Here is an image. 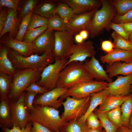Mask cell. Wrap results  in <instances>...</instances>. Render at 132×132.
Masks as SVG:
<instances>
[{
  "label": "cell",
  "mask_w": 132,
  "mask_h": 132,
  "mask_svg": "<svg viewBox=\"0 0 132 132\" xmlns=\"http://www.w3.org/2000/svg\"><path fill=\"white\" fill-rule=\"evenodd\" d=\"M118 24L121 26L128 33L130 34L132 33V22Z\"/></svg>",
  "instance_id": "cell-50"
},
{
  "label": "cell",
  "mask_w": 132,
  "mask_h": 132,
  "mask_svg": "<svg viewBox=\"0 0 132 132\" xmlns=\"http://www.w3.org/2000/svg\"><path fill=\"white\" fill-rule=\"evenodd\" d=\"M95 113L100 121L106 132H116L117 128L107 117L106 113L96 111Z\"/></svg>",
  "instance_id": "cell-37"
},
{
  "label": "cell",
  "mask_w": 132,
  "mask_h": 132,
  "mask_svg": "<svg viewBox=\"0 0 132 132\" xmlns=\"http://www.w3.org/2000/svg\"><path fill=\"white\" fill-rule=\"evenodd\" d=\"M12 82V77L0 72V100L8 99Z\"/></svg>",
  "instance_id": "cell-27"
},
{
  "label": "cell",
  "mask_w": 132,
  "mask_h": 132,
  "mask_svg": "<svg viewBox=\"0 0 132 132\" xmlns=\"http://www.w3.org/2000/svg\"><path fill=\"white\" fill-rule=\"evenodd\" d=\"M84 63L73 61L65 66L59 74L57 87L68 89L77 83L94 79L84 68Z\"/></svg>",
  "instance_id": "cell-4"
},
{
  "label": "cell",
  "mask_w": 132,
  "mask_h": 132,
  "mask_svg": "<svg viewBox=\"0 0 132 132\" xmlns=\"http://www.w3.org/2000/svg\"><path fill=\"white\" fill-rule=\"evenodd\" d=\"M131 93L132 94V88H131Z\"/></svg>",
  "instance_id": "cell-57"
},
{
  "label": "cell",
  "mask_w": 132,
  "mask_h": 132,
  "mask_svg": "<svg viewBox=\"0 0 132 132\" xmlns=\"http://www.w3.org/2000/svg\"><path fill=\"white\" fill-rule=\"evenodd\" d=\"M63 102L64 111L60 116L67 122L78 119L83 116L86 113L89 105L90 96L77 99L68 97Z\"/></svg>",
  "instance_id": "cell-7"
},
{
  "label": "cell",
  "mask_w": 132,
  "mask_h": 132,
  "mask_svg": "<svg viewBox=\"0 0 132 132\" xmlns=\"http://www.w3.org/2000/svg\"><path fill=\"white\" fill-rule=\"evenodd\" d=\"M96 54L93 43L91 41L75 44L72 54L68 57L69 59L64 67L73 61L83 62L87 58H91Z\"/></svg>",
  "instance_id": "cell-12"
},
{
  "label": "cell",
  "mask_w": 132,
  "mask_h": 132,
  "mask_svg": "<svg viewBox=\"0 0 132 132\" xmlns=\"http://www.w3.org/2000/svg\"><path fill=\"white\" fill-rule=\"evenodd\" d=\"M55 14H57L64 19L66 23L76 15L71 7L62 2L57 4Z\"/></svg>",
  "instance_id": "cell-30"
},
{
  "label": "cell",
  "mask_w": 132,
  "mask_h": 132,
  "mask_svg": "<svg viewBox=\"0 0 132 132\" xmlns=\"http://www.w3.org/2000/svg\"><path fill=\"white\" fill-rule=\"evenodd\" d=\"M86 122L88 128L102 130V128L99 120L93 112L88 116Z\"/></svg>",
  "instance_id": "cell-40"
},
{
  "label": "cell",
  "mask_w": 132,
  "mask_h": 132,
  "mask_svg": "<svg viewBox=\"0 0 132 132\" xmlns=\"http://www.w3.org/2000/svg\"><path fill=\"white\" fill-rule=\"evenodd\" d=\"M130 95L126 96L110 95L105 98L96 111L99 112L106 113L120 106L129 97Z\"/></svg>",
  "instance_id": "cell-22"
},
{
  "label": "cell",
  "mask_w": 132,
  "mask_h": 132,
  "mask_svg": "<svg viewBox=\"0 0 132 132\" xmlns=\"http://www.w3.org/2000/svg\"><path fill=\"white\" fill-rule=\"evenodd\" d=\"M33 127L31 132H53L44 126L34 121H32Z\"/></svg>",
  "instance_id": "cell-47"
},
{
  "label": "cell",
  "mask_w": 132,
  "mask_h": 132,
  "mask_svg": "<svg viewBox=\"0 0 132 132\" xmlns=\"http://www.w3.org/2000/svg\"><path fill=\"white\" fill-rule=\"evenodd\" d=\"M103 63L109 64L118 62L132 63V52L114 49L111 52L100 57Z\"/></svg>",
  "instance_id": "cell-20"
},
{
  "label": "cell",
  "mask_w": 132,
  "mask_h": 132,
  "mask_svg": "<svg viewBox=\"0 0 132 132\" xmlns=\"http://www.w3.org/2000/svg\"><path fill=\"white\" fill-rule=\"evenodd\" d=\"M64 127L65 132H86L88 129L86 122L78 119L67 122Z\"/></svg>",
  "instance_id": "cell-32"
},
{
  "label": "cell",
  "mask_w": 132,
  "mask_h": 132,
  "mask_svg": "<svg viewBox=\"0 0 132 132\" xmlns=\"http://www.w3.org/2000/svg\"><path fill=\"white\" fill-rule=\"evenodd\" d=\"M111 36L114 40V49L132 52V43L113 31Z\"/></svg>",
  "instance_id": "cell-31"
},
{
  "label": "cell",
  "mask_w": 132,
  "mask_h": 132,
  "mask_svg": "<svg viewBox=\"0 0 132 132\" xmlns=\"http://www.w3.org/2000/svg\"><path fill=\"white\" fill-rule=\"evenodd\" d=\"M86 132H106L105 130L88 128Z\"/></svg>",
  "instance_id": "cell-54"
},
{
  "label": "cell",
  "mask_w": 132,
  "mask_h": 132,
  "mask_svg": "<svg viewBox=\"0 0 132 132\" xmlns=\"http://www.w3.org/2000/svg\"><path fill=\"white\" fill-rule=\"evenodd\" d=\"M34 109L29 110L31 121H34L53 132H56L67 122L59 116V111L52 107L33 105Z\"/></svg>",
  "instance_id": "cell-3"
},
{
  "label": "cell",
  "mask_w": 132,
  "mask_h": 132,
  "mask_svg": "<svg viewBox=\"0 0 132 132\" xmlns=\"http://www.w3.org/2000/svg\"><path fill=\"white\" fill-rule=\"evenodd\" d=\"M73 35L67 31H55L53 55L55 60H62L71 55L75 44Z\"/></svg>",
  "instance_id": "cell-9"
},
{
  "label": "cell",
  "mask_w": 132,
  "mask_h": 132,
  "mask_svg": "<svg viewBox=\"0 0 132 132\" xmlns=\"http://www.w3.org/2000/svg\"><path fill=\"white\" fill-rule=\"evenodd\" d=\"M8 56L17 69H31L42 73L48 65L55 61L53 53L24 57L7 47Z\"/></svg>",
  "instance_id": "cell-2"
},
{
  "label": "cell",
  "mask_w": 132,
  "mask_h": 132,
  "mask_svg": "<svg viewBox=\"0 0 132 132\" xmlns=\"http://www.w3.org/2000/svg\"><path fill=\"white\" fill-rule=\"evenodd\" d=\"M41 73L32 69H17L12 76L11 87L8 96L10 101H16L32 83L38 81Z\"/></svg>",
  "instance_id": "cell-5"
},
{
  "label": "cell",
  "mask_w": 132,
  "mask_h": 132,
  "mask_svg": "<svg viewBox=\"0 0 132 132\" xmlns=\"http://www.w3.org/2000/svg\"><path fill=\"white\" fill-rule=\"evenodd\" d=\"M67 89L56 87L37 97L33 104L49 107L57 110L62 105L63 100L59 99L67 91Z\"/></svg>",
  "instance_id": "cell-11"
},
{
  "label": "cell",
  "mask_w": 132,
  "mask_h": 132,
  "mask_svg": "<svg viewBox=\"0 0 132 132\" xmlns=\"http://www.w3.org/2000/svg\"><path fill=\"white\" fill-rule=\"evenodd\" d=\"M60 1L71 7L76 15L98 10L102 5L101 0H61Z\"/></svg>",
  "instance_id": "cell-17"
},
{
  "label": "cell",
  "mask_w": 132,
  "mask_h": 132,
  "mask_svg": "<svg viewBox=\"0 0 132 132\" xmlns=\"http://www.w3.org/2000/svg\"><path fill=\"white\" fill-rule=\"evenodd\" d=\"M114 81L109 83L106 88L110 95L116 96H126L131 94L132 84V75L128 76H117Z\"/></svg>",
  "instance_id": "cell-14"
},
{
  "label": "cell",
  "mask_w": 132,
  "mask_h": 132,
  "mask_svg": "<svg viewBox=\"0 0 132 132\" xmlns=\"http://www.w3.org/2000/svg\"><path fill=\"white\" fill-rule=\"evenodd\" d=\"M0 43L24 57L30 56L35 53L34 47L33 43L17 40L9 37L1 39Z\"/></svg>",
  "instance_id": "cell-18"
},
{
  "label": "cell",
  "mask_w": 132,
  "mask_h": 132,
  "mask_svg": "<svg viewBox=\"0 0 132 132\" xmlns=\"http://www.w3.org/2000/svg\"><path fill=\"white\" fill-rule=\"evenodd\" d=\"M47 29L57 31H66V24L65 20L56 14L48 19Z\"/></svg>",
  "instance_id": "cell-29"
},
{
  "label": "cell",
  "mask_w": 132,
  "mask_h": 132,
  "mask_svg": "<svg viewBox=\"0 0 132 132\" xmlns=\"http://www.w3.org/2000/svg\"><path fill=\"white\" fill-rule=\"evenodd\" d=\"M84 61V68L94 79L99 81H105L109 83L112 82V78L109 77L95 55L90 60L87 59Z\"/></svg>",
  "instance_id": "cell-16"
},
{
  "label": "cell",
  "mask_w": 132,
  "mask_h": 132,
  "mask_svg": "<svg viewBox=\"0 0 132 132\" xmlns=\"http://www.w3.org/2000/svg\"><path fill=\"white\" fill-rule=\"evenodd\" d=\"M48 19L39 15L33 13L27 31L47 25Z\"/></svg>",
  "instance_id": "cell-39"
},
{
  "label": "cell",
  "mask_w": 132,
  "mask_h": 132,
  "mask_svg": "<svg viewBox=\"0 0 132 132\" xmlns=\"http://www.w3.org/2000/svg\"><path fill=\"white\" fill-rule=\"evenodd\" d=\"M68 58L62 60H55L43 70L40 80L36 83L49 91L57 87L59 74L68 61Z\"/></svg>",
  "instance_id": "cell-8"
},
{
  "label": "cell",
  "mask_w": 132,
  "mask_h": 132,
  "mask_svg": "<svg viewBox=\"0 0 132 132\" xmlns=\"http://www.w3.org/2000/svg\"><path fill=\"white\" fill-rule=\"evenodd\" d=\"M110 29L114 31L117 34L126 40L129 41L130 34L127 33L120 24L111 22L110 24Z\"/></svg>",
  "instance_id": "cell-41"
},
{
  "label": "cell",
  "mask_w": 132,
  "mask_h": 132,
  "mask_svg": "<svg viewBox=\"0 0 132 132\" xmlns=\"http://www.w3.org/2000/svg\"><path fill=\"white\" fill-rule=\"evenodd\" d=\"M26 92H23L15 102L10 101L11 115V123L13 126L21 128H25L28 122L31 121L29 110L25 106L24 101Z\"/></svg>",
  "instance_id": "cell-10"
},
{
  "label": "cell",
  "mask_w": 132,
  "mask_h": 132,
  "mask_svg": "<svg viewBox=\"0 0 132 132\" xmlns=\"http://www.w3.org/2000/svg\"><path fill=\"white\" fill-rule=\"evenodd\" d=\"M37 95L35 93L29 91L26 92L24 99V103L29 110L34 109L33 103L35 97Z\"/></svg>",
  "instance_id": "cell-45"
},
{
  "label": "cell",
  "mask_w": 132,
  "mask_h": 132,
  "mask_svg": "<svg viewBox=\"0 0 132 132\" xmlns=\"http://www.w3.org/2000/svg\"><path fill=\"white\" fill-rule=\"evenodd\" d=\"M8 9L3 7L0 9V33L3 28L7 19Z\"/></svg>",
  "instance_id": "cell-48"
},
{
  "label": "cell",
  "mask_w": 132,
  "mask_h": 132,
  "mask_svg": "<svg viewBox=\"0 0 132 132\" xmlns=\"http://www.w3.org/2000/svg\"><path fill=\"white\" fill-rule=\"evenodd\" d=\"M57 5L55 1L53 0L38 2L33 9V13L48 19L54 14Z\"/></svg>",
  "instance_id": "cell-25"
},
{
  "label": "cell",
  "mask_w": 132,
  "mask_h": 132,
  "mask_svg": "<svg viewBox=\"0 0 132 132\" xmlns=\"http://www.w3.org/2000/svg\"><path fill=\"white\" fill-rule=\"evenodd\" d=\"M35 48V53L42 55L53 52L54 32L53 30L47 29L33 43Z\"/></svg>",
  "instance_id": "cell-13"
},
{
  "label": "cell",
  "mask_w": 132,
  "mask_h": 132,
  "mask_svg": "<svg viewBox=\"0 0 132 132\" xmlns=\"http://www.w3.org/2000/svg\"><path fill=\"white\" fill-rule=\"evenodd\" d=\"M108 84L106 81L94 79L79 82L68 89L66 93L59 99L63 100L69 96L77 99H82L106 89Z\"/></svg>",
  "instance_id": "cell-6"
},
{
  "label": "cell",
  "mask_w": 132,
  "mask_h": 132,
  "mask_svg": "<svg viewBox=\"0 0 132 132\" xmlns=\"http://www.w3.org/2000/svg\"><path fill=\"white\" fill-rule=\"evenodd\" d=\"M19 3L20 10L18 11V16L19 18H22L30 11L33 10L38 3L37 0H26L22 1Z\"/></svg>",
  "instance_id": "cell-34"
},
{
  "label": "cell",
  "mask_w": 132,
  "mask_h": 132,
  "mask_svg": "<svg viewBox=\"0 0 132 132\" xmlns=\"http://www.w3.org/2000/svg\"><path fill=\"white\" fill-rule=\"evenodd\" d=\"M56 132H60L59 131H57Z\"/></svg>",
  "instance_id": "cell-58"
},
{
  "label": "cell",
  "mask_w": 132,
  "mask_h": 132,
  "mask_svg": "<svg viewBox=\"0 0 132 132\" xmlns=\"http://www.w3.org/2000/svg\"><path fill=\"white\" fill-rule=\"evenodd\" d=\"M25 91L33 92L37 94H42L48 91L35 82L31 83L25 89Z\"/></svg>",
  "instance_id": "cell-46"
},
{
  "label": "cell",
  "mask_w": 132,
  "mask_h": 132,
  "mask_svg": "<svg viewBox=\"0 0 132 132\" xmlns=\"http://www.w3.org/2000/svg\"><path fill=\"white\" fill-rule=\"evenodd\" d=\"M116 132H132V129L127 126H122L117 129Z\"/></svg>",
  "instance_id": "cell-51"
},
{
  "label": "cell",
  "mask_w": 132,
  "mask_h": 132,
  "mask_svg": "<svg viewBox=\"0 0 132 132\" xmlns=\"http://www.w3.org/2000/svg\"><path fill=\"white\" fill-rule=\"evenodd\" d=\"M7 47L1 44L0 46V72L13 76L16 69L8 56Z\"/></svg>",
  "instance_id": "cell-24"
},
{
  "label": "cell",
  "mask_w": 132,
  "mask_h": 132,
  "mask_svg": "<svg viewBox=\"0 0 132 132\" xmlns=\"http://www.w3.org/2000/svg\"><path fill=\"white\" fill-rule=\"evenodd\" d=\"M106 71L111 78L119 75L123 76L132 75V63L118 62L108 64Z\"/></svg>",
  "instance_id": "cell-21"
},
{
  "label": "cell",
  "mask_w": 132,
  "mask_h": 132,
  "mask_svg": "<svg viewBox=\"0 0 132 132\" xmlns=\"http://www.w3.org/2000/svg\"><path fill=\"white\" fill-rule=\"evenodd\" d=\"M122 126H127L132 113V94L121 106Z\"/></svg>",
  "instance_id": "cell-28"
},
{
  "label": "cell",
  "mask_w": 132,
  "mask_h": 132,
  "mask_svg": "<svg viewBox=\"0 0 132 132\" xmlns=\"http://www.w3.org/2000/svg\"><path fill=\"white\" fill-rule=\"evenodd\" d=\"M121 106L106 112L108 118L117 129L122 126Z\"/></svg>",
  "instance_id": "cell-38"
},
{
  "label": "cell",
  "mask_w": 132,
  "mask_h": 132,
  "mask_svg": "<svg viewBox=\"0 0 132 132\" xmlns=\"http://www.w3.org/2000/svg\"><path fill=\"white\" fill-rule=\"evenodd\" d=\"M101 8L95 12L86 29L91 38L99 36L104 30L109 31L110 24L117 15L111 0H101Z\"/></svg>",
  "instance_id": "cell-1"
},
{
  "label": "cell",
  "mask_w": 132,
  "mask_h": 132,
  "mask_svg": "<svg viewBox=\"0 0 132 132\" xmlns=\"http://www.w3.org/2000/svg\"><path fill=\"white\" fill-rule=\"evenodd\" d=\"M127 127L132 129V113L128 125Z\"/></svg>",
  "instance_id": "cell-55"
},
{
  "label": "cell",
  "mask_w": 132,
  "mask_h": 132,
  "mask_svg": "<svg viewBox=\"0 0 132 132\" xmlns=\"http://www.w3.org/2000/svg\"><path fill=\"white\" fill-rule=\"evenodd\" d=\"M47 29V25H45L27 31L24 36L23 41L32 43Z\"/></svg>",
  "instance_id": "cell-36"
},
{
  "label": "cell",
  "mask_w": 132,
  "mask_h": 132,
  "mask_svg": "<svg viewBox=\"0 0 132 132\" xmlns=\"http://www.w3.org/2000/svg\"><path fill=\"white\" fill-rule=\"evenodd\" d=\"M33 10L30 11L22 18L20 25L17 34L14 39L15 40L23 41L24 36L27 31Z\"/></svg>",
  "instance_id": "cell-35"
},
{
  "label": "cell",
  "mask_w": 132,
  "mask_h": 132,
  "mask_svg": "<svg viewBox=\"0 0 132 132\" xmlns=\"http://www.w3.org/2000/svg\"><path fill=\"white\" fill-rule=\"evenodd\" d=\"M111 1L116 10L117 15H124L132 9V0H114Z\"/></svg>",
  "instance_id": "cell-33"
},
{
  "label": "cell",
  "mask_w": 132,
  "mask_h": 132,
  "mask_svg": "<svg viewBox=\"0 0 132 132\" xmlns=\"http://www.w3.org/2000/svg\"><path fill=\"white\" fill-rule=\"evenodd\" d=\"M132 88V85L131 86V88Z\"/></svg>",
  "instance_id": "cell-59"
},
{
  "label": "cell",
  "mask_w": 132,
  "mask_h": 132,
  "mask_svg": "<svg viewBox=\"0 0 132 132\" xmlns=\"http://www.w3.org/2000/svg\"><path fill=\"white\" fill-rule=\"evenodd\" d=\"M19 0H0V9L5 7L19 11L20 8Z\"/></svg>",
  "instance_id": "cell-43"
},
{
  "label": "cell",
  "mask_w": 132,
  "mask_h": 132,
  "mask_svg": "<svg viewBox=\"0 0 132 132\" xmlns=\"http://www.w3.org/2000/svg\"><path fill=\"white\" fill-rule=\"evenodd\" d=\"M84 40H86L88 37L89 33L86 30H84L81 31L79 33Z\"/></svg>",
  "instance_id": "cell-52"
},
{
  "label": "cell",
  "mask_w": 132,
  "mask_h": 132,
  "mask_svg": "<svg viewBox=\"0 0 132 132\" xmlns=\"http://www.w3.org/2000/svg\"><path fill=\"white\" fill-rule=\"evenodd\" d=\"M129 41L132 43V33L130 34Z\"/></svg>",
  "instance_id": "cell-56"
},
{
  "label": "cell",
  "mask_w": 132,
  "mask_h": 132,
  "mask_svg": "<svg viewBox=\"0 0 132 132\" xmlns=\"http://www.w3.org/2000/svg\"><path fill=\"white\" fill-rule=\"evenodd\" d=\"M111 22L118 24L132 22V9L124 15H116Z\"/></svg>",
  "instance_id": "cell-42"
},
{
  "label": "cell",
  "mask_w": 132,
  "mask_h": 132,
  "mask_svg": "<svg viewBox=\"0 0 132 132\" xmlns=\"http://www.w3.org/2000/svg\"><path fill=\"white\" fill-rule=\"evenodd\" d=\"M98 10L75 15L66 24V31L73 35L86 30L87 26L95 11Z\"/></svg>",
  "instance_id": "cell-15"
},
{
  "label": "cell",
  "mask_w": 132,
  "mask_h": 132,
  "mask_svg": "<svg viewBox=\"0 0 132 132\" xmlns=\"http://www.w3.org/2000/svg\"><path fill=\"white\" fill-rule=\"evenodd\" d=\"M7 19L2 31L0 33L1 38L9 33V37L14 39L18 33L20 25L22 18L18 17V11L8 8Z\"/></svg>",
  "instance_id": "cell-19"
},
{
  "label": "cell",
  "mask_w": 132,
  "mask_h": 132,
  "mask_svg": "<svg viewBox=\"0 0 132 132\" xmlns=\"http://www.w3.org/2000/svg\"><path fill=\"white\" fill-rule=\"evenodd\" d=\"M75 40L77 44H80L82 43L83 39L79 33L75 35Z\"/></svg>",
  "instance_id": "cell-53"
},
{
  "label": "cell",
  "mask_w": 132,
  "mask_h": 132,
  "mask_svg": "<svg viewBox=\"0 0 132 132\" xmlns=\"http://www.w3.org/2000/svg\"><path fill=\"white\" fill-rule=\"evenodd\" d=\"M0 104V126L2 128H12L10 101L8 99H1Z\"/></svg>",
  "instance_id": "cell-26"
},
{
  "label": "cell",
  "mask_w": 132,
  "mask_h": 132,
  "mask_svg": "<svg viewBox=\"0 0 132 132\" xmlns=\"http://www.w3.org/2000/svg\"><path fill=\"white\" fill-rule=\"evenodd\" d=\"M101 49L107 54L112 52L114 49L113 43L110 40H105L102 41L101 45Z\"/></svg>",
  "instance_id": "cell-49"
},
{
  "label": "cell",
  "mask_w": 132,
  "mask_h": 132,
  "mask_svg": "<svg viewBox=\"0 0 132 132\" xmlns=\"http://www.w3.org/2000/svg\"><path fill=\"white\" fill-rule=\"evenodd\" d=\"M110 94L106 88L99 92L94 93L90 95L89 105L86 113L82 117L78 119L80 121L86 122L87 117L90 113L93 112L98 106H99Z\"/></svg>",
  "instance_id": "cell-23"
},
{
  "label": "cell",
  "mask_w": 132,
  "mask_h": 132,
  "mask_svg": "<svg viewBox=\"0 0 132 132\" xmlns=\"http://www.w3.org/2000/svg\"><path fill=\"white\" fill-rule=\"evenodd\" d=\"M32 125V121L28 123L26 127L21 128L19 127L13 126L11 129L7 128H2V132H31V128Z\"/></svg>",
  "instance_id": "cell-44"
}]
</instances>
